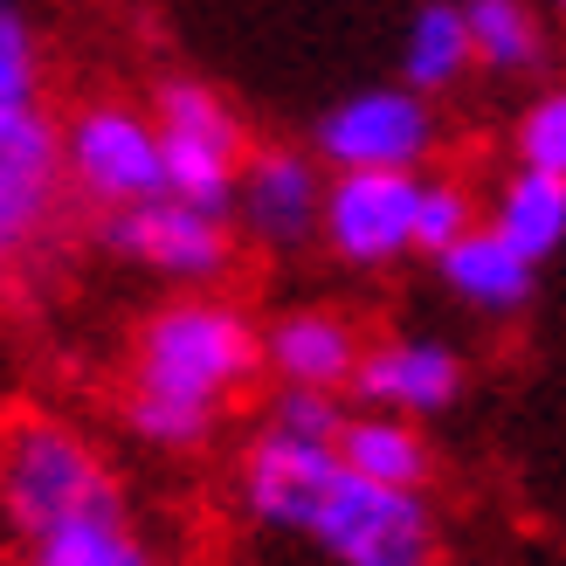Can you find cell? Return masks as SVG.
<instances>
[{"mask_svg":"<svg viewBox=\"0 0 566 566\" xmlns=\"http://www.w3.org/2000/svg\"><path fill=\"white\" fill-rule=\"evenodd\" d=\"M512 159L566 180V83H546L532 104H518V118H512Z\"/></svg>","mask_w":566,"mask_h":566,"instance_id":"cell-19","label":"cell"},{"mask_svg":"<svg viewBox=\"0 0 566 566\" xmlns=\"http://www.w3.org/2000/svg\"><path fill=\"white\" fill-rule=\"evenodd\" d=\"M235 214H214V208H193L180 193H153L138 208L104 214V249L132 270H146L174 291H214L221 276L235 270Z\"/></svg>","mask_w":566,"mask_h":566,"instance_id":"cell-7","label":"cell"},{"mask_svg":"<svg viewBox=\"0 0 566 566\" xmlns=\"http://www.w3.org/2000/svg\"><path fill=\"white\" fill-rule=\"evenodd\" d=\"M42 104V49H35V28L28 14L0 8V111H35Z\"/></svg>","mask_w":566,"mask_h":566,"instance_id":"cell-20","label":"cell"},{"mask_svg":"<svg viewBox=\"0 0 566 566\" xmlns=\"http://www.w3.org/2000/svg\"><path fill=\"white\" fill-rule=\"evenodd\" d=\"M70 159H63V125L49 111H0V242L8 256H28L55 214L70 201Z\"/></svg>","mask_w":566,"mask_h":566,"instance_id":"cell-9","label":"cell"},{"mask_svg":"<svg viewBox=\"0 0 566 566\" xmlns=\"http://www.w3.org/2000/svg\"><path fill=\"white\" fill-rule=\"evenodd\" d=\"M421 180L429 174H332L325 187V256L338 270H387L421 256Z\"/></svg>","mask_w":566,"mask_h":566,"instance_id":"cell-8","label":"cell"},{"mask_svg":"<svg viewBox=\"0 0 566 566\" xmlns=\"http://www.w3.org/2000/svg\"><path fill=\"white\" fill-rule=\"evenodd\" d=\"M476 193L457 180V174H429L421 180V256H442V249H457L470 229H476Z\"/></svg>","mask_w":566,"mask_h":566,"instance_id":"cell-21","label":"cell"},{"mask_svg":"<svg viewBox=\"0 0 566 566\" xmlns=\"http://www.w3.org/2000/svg\"><path fill=\"white\" fill-rule=\"evenodd\" d=\"M63 159H70V187L97 214H118L166 193V138H159L153 104H125V97L76 104L63 118Z\"/></svg>","mask_w":566,"mask_h":566,"instance_id":"cell-5","label":"cell"},{"mask_svg":"<svg viewBox=\"0 0 566 566\" xmlns=\"http://www.w3.org/2000/svg\"><path fill=\"white\" fill-rule=\"evenodd\" d=\"M553 14H559V21H566V0H553Z\"/></svg>","mask_w":566,"mask_h":566,"instance_id":"cell-22","label":"cell"},{"mask_svg":"<svg viewBox=\"0 0 566 566\" xmlns=\"http://www.w3.org/2000/svg\"><path fill=\"white\" fill-rule=\"evenodd\" d=\"M442 146L436 97L408 91V83H374L318 111L311 125V153L332 174H421Z\"/></svg>","mask_w":566,"mask_h":566,"instance_id":"cell-6","label":"cell"},{"mask_svg":"<svg viewBox=\"0 0 566 566\" xmlns=\"http://www.w3.org/2000/svg\"><path fill=\"white\" fill-rule=\"evenodd\" d=\"M484 221L518 242L532 263H546L553 249L566 242V180L559 174H539V166H504V174L491 180V201H484Z\"/></svg>","mask_w":566,"mask_h":566,"instance_id":"cell-15","label":"cell"},{"mask_svg":"<svg viewBox=\"0 0 566 566\" xmlns=\"http://www.w3.org/2000/svg\"><path fill=\"white\" fill-rule=\"evenodd\" d=\"M146 104L166 138V193H180L193 208H214V214H235L242 166L256 153L235 104L201 76H159Z\"/></svg>","mask_w":566,"mask_h":566,"instance_id":"cell-4","label":"cell"},{"mask_svg":"<svg viewBox=\"0 0 566 566\" xmlns=\"http://www.w3.org/2000/svg\"><path fill=\"white\" fill-rule=\"evenodd\" d=\"M235 504L249 525L318 546L332 566H436L442 553L429 491L380 484L353 470L338 442H297L263 421L242 449Z\"/></svg>","mask_w":566,"mask_h":566,"instance_id":"cell-1","label":"cell"},{"mask_svg":"<svg viewBox=\"0 0 566 566\" xmlns=\"http://www.w3.org/2000/svg\"><path fill=\"white\" fill-rule=\"evenodd\" d=\"M463 21L476 35V70L532 76L546 63V21L532 0H463Z\"/></svg>","mask_w":566,"mask_h":566,"instance_id":"cell-18","label":"cell"},{"mask_svg":"<svg viewBox=\"0 0 566 566\" xmlns=\"http://www.w3.org/2000/svg\"><path fill=\"white\" fill-rule=\"evenodd\" d=\"M366 338L346 311L332 304H297L283 318L263 325V366L276 387H325V394H346L359 380V359H366Z\"/></svg>","mask_w":566,"mask_h":566,"instance_id":"cell-12","label":"cell"},{"mask_svg":"<svg viewBox=\"0 0 566 566\" xmlns=\"http://www.w3.org/2000/svg\"><path fill=\"white\" fill-rule=\"evenodd\" d=\"M256 374H270L263 325L214 291H180L138 318L118 415L146 449L180 457L214 436V421L256 387Z\"/></svg>","mask_w":566,"mask_h":566,"instance_id":"cell-2","label":"cell"},{"mask_svg":"<svg viewBox=\"0 0 566 566\" xmlns=\"http://www.w3.org/2000/svg\"><path fill=\"white\" fill-rule=\"evenodd\" d=\"M476 70V35L463 21V0H421L401 28V83L421 97H449Z\"/></svg>","mask_w":566,"mask_h":566,"instance_id":"cell-16","label":"cell"},{"mask_svg":"<svg viewBox=\"0 0 566 566\" xmlns=\"http://www.w3.org/2000/svg\"><path fill=\"white\" fill-rule=\"evenodd\" d=\"M118 491L104 449L63 415H42V408H21L8 415V436H0V504H8V532L28 539L55 518L83 512Z\"/></svg>","mask_w":566,"mask_h":566,"instance_id":"cell-3","label":"cell"},{"mask_svg":"<svg viewBox=\"0 0 566 566\" xmlns=\"http://www.w3.org/2000/svg\"><path fill=\"white\" fill-rule=\"evenodd\" d=\"M436 276L463 311H476V318H525L532 291H539V263H532L518 242H504L491 221H476L457 249H442Z\"/></svg>","mask_w":566,"mask_h":566,"instance_id":"cell-14","label":"cell"},{"mask_svg":"<svg viewBox=\"0 0 566 566\" xmlns=\"http://www.w3.org/2000/svg\"><path fill=\"white\" fill-rule=\"evenodd\" d=\"M470 380V366L463 353L449 346V338L436 332H387L366 346L359 359V408H387V415H415V421H429L442 408H457V394Z\"/></svg>","mask_w":566,"mask_h":566,"instance_id":"cell-11","label":"cell"},{"mask_svg":"<svg viewBox=\"0 0 566 566\" xmlns=\"http://www.w3.org/2000/svg\"><path fill=\"white\" fill-rule=\"evenodd\" d=\"M325 187L332 166L311 146H256L242 166L235 187V229L242 242L270 249V256H291V249L318 242L325 229Z\"/></svg>","mask_w":566,"mask_h":566,"instance_id":"cell-10","label":"cell"},{"mask_svg":"<svg viewBox=\"0 0 566 566\" xmlns=\"http://www.w3.org/2000/svg\"><path fill=\"white\" fill-rule=\"evenodd\" d=\"M14 546H21V566H166L159 539L132 512L125 484L97 504H83V512H70V518L28 532Z\"/></svg>","mask_w":566,"mask_h":566,"instance_id":"cell-13","label":"cell"},{"mask_svg":"<svg viewBox=\"0 0 566 566\" xmlns=\"http://www.w3.org/2000/svg\"><path fill=\"white\" fill-rule=\"evenodd\" d=\"M338 449H346L353 470L380 476V484H401V491H429V476H436V442L415 415L359 408L346 421V436H338Z\"/></svg>","mask_w":566,"mask_h":566,"instance_id":"cell-17","label":"cell"}]
</instances>
